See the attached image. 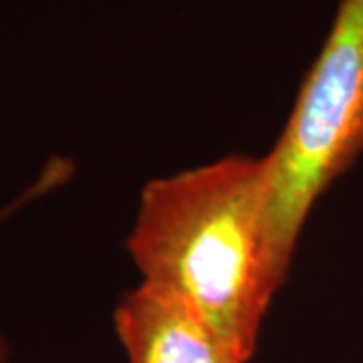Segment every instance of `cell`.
Here are the masks:
<instances>
[{
    "mask_svg": "<svg viewBox=\"0 0 363 363\" xmlns=\"http://www.w3.org/2000/svg\"><path fill=\"white\" fill-rule=\"evenodd\" d=\"M147 285L252 359L281 271L267 226L264 157L234 154L150 180L125 240Z\"/></svg>",
    "mask_w": 363,
    "mask_h": 363,
    "instance_id": "cell-1",
    "label": "cell"
},
{
    "mask_svg": "<svg viewBox=\"0 0 363 363\" xmlns=\"http://www.w3.org/2000/svg\"><path fill=\"white\" fill-rule=\"evenodd\" d=\"M73 162L67 160V157H52L45 164V168L40 169V174L26 186L21 194H16L6 202L4 206L0 208V224L6 222L11 216H14L16 212H21L23 208L30 206L33 202H37L43 196L51 194L57 188H61L69 178L73 176ZM0 363H9V345L4 337L0 335Z\"/></svg>",
    "mask_w": 363,
    "mask_h": 363,
    "instance_id": "cell-4",
    "label": "cell"
},
{
    "mask_svg": "<svg viewBox=\"0 0 363 363\" xmlns=\"http://www.w3.org/2000/svg\"><path fill=\"white\" fill-rule=\"evenodd\" d=\"M362 154L363 0H341L285 130L264 156L267 226L285 274L313 206Z\"/></svg>",
    "mask_w": 363,
    "mask_h": 363,
    "instance_id": "cell-2",
    "label": "cell"
},
{
    "mask_svg": "<svg viewBox=\"0 0 363 363\" xmlns=\"http://www.w3.org/2000/svg\"><path fill=\"white\" fill-rule=\"evenodd\" d=\"M113 327L128 363H250L184 303L147 283L119 298Z\"/></svg>",
    "mask_w": 363,
    "mask_h": 363,
    "instance_id": "cell-3",
    "label": "cell"
}]
</instances>
